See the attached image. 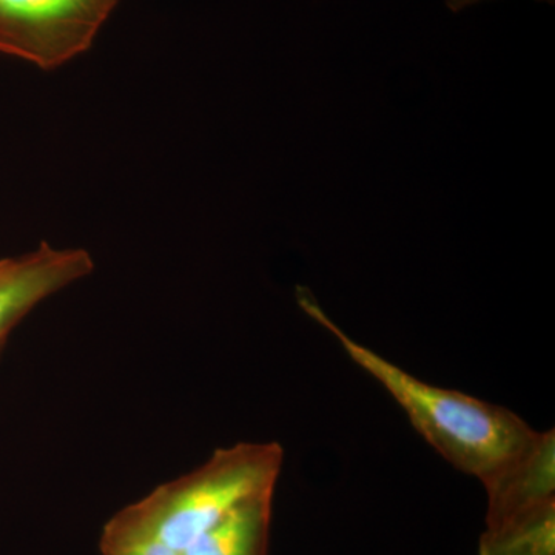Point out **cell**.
I'll return each instance as SVG.
<instances>
[{
	"label": "cell",
	"instance_id": "277c9868",
	"mask_svg": "<svg viewBox=\"0 0 555 555\" xmlns=\"http://www.w3.org/2000/svg\"><path fill=\"white\" fill-rule=\"evenodd\" d=\"M93 272V257L80 247L40 243L22 257L7 258L0 269V352L36 306Z\"/></svg>",
	"mask_w": 555,
	"mask_h": 555
},
{
	"label": "cell",
	"instance_id": "5b68a950",
	"mask_svg": "<svg viewBox=\"0 0 555 555\" xmlns=\"http://www.w3.org/2000/svg\"><path fill=\"white\" fill-rule=\"evenodd\" d=\"M488 509L486 526L555 500V434L537 433L528 447L483 481Z\"/></svg>",
	"mask_w": 555,
	"mask_h": 555
},
{
	"label": "cell",
	"instance_id": "30bf717a",
	"mask_svg": "<svg viewBox=\"0 0 555 555\" xmlns=\"http://www.w3.org/2000/svg\"><path fill=\"white\" fill-rule=\"evenodd\" d=\"M7 258L0 259V269L3 268V264H5Z\"/></svg>",
	"mask_w": 555,
	"mask_h": 555
},
{
	"label": "cell",
	"instance_id": "9c48e42d",
	"mask_svg": "<svg viewBox=\"0 0 555 555\" xmlns=\"http://www.w3.org/2000/svg\"><path fill=\"white\" fill-rule=\"evenodd\" d=\"M483 2H489V0H444V3H447L448 9L452 13H460V11H465Z\"/></svg>",
	"mask_w": 555,
	"mask_h": 555
},
{
	"label": "cell",
	"instance_id": "3957f363",
	"mask_svg": "<svg viewBox=\"0 0 555 555\" xmlns=\"http://www.w3.org/2000/svg\"><path fill=\"white\" fill-rule=\"evenodd\" d=\"M118 0H0V54L43 72L93 46Z\"/></svg>",
	"mask_w": 555,
	"mask_h": 555
},
{
	"label": "cell",
	"instance_id": "8fae6325",
	"mask_svg": "<svg viewBox=\"0 0 555 555\" xmlns=\"http://www.w3.org/2000/svg\"><path fill=\"white\" fill-rule=\"evenodd\" d=\"M539 2H547V3H550V2H551V3H553V2H554V0H539Z\"/></svg>",
	"mask_w": 555,
	"mask_h": 555
},
{
	"label": "cell",
	"instance_id": "7a4b0ae2",
	"mask_svg": "<svg viewBox=\"0 0 555 555\" xmlns=\"http://www.w3.org/2000/svg\"><path fill=\"white\" fill-rule=\"evenodd\" d=\"M283 459L278 443L219 448L203 466L158 486L112 518L182 554L235 507L275 494Z\"/></svg>",
	"mask_w": 555,
	"mask_h": 555
},
{
	"label": "cell",
	"instance_id": "6da1fadb",
	"mask_svg": "<svg viewBox=\"0 0 555 555\" xmlns=\"http://www.w3.org/2000/svg\"><path fill=\"white\" fill-rule=\"evenodd\" d=\"M295 298L310 320L337 338L357 366L385 387L416 433L462 473L483 481L535 437V430L509 409L429 385L360 345L327 317L310 288L298 286Z\"/></svg>",
	"mask_w": 555,
	"mask_h": 555
},
{
	"label": "cell",
	"instance_id": "8992f818",
	"mask_svg": "<svg viewBox=\"0 0 555 555\" xmlns=\"http://www.w3.org/2000/svg\"><path fill=\"white\" fill-rule=\"evenodd\" d=\"M273 494L248 500L181 555H268Z\"/></svg>",
	"mask_w": 555,
	"mask_h": 555
},
{
	"label": "cell",
	"instance_id": "52a82bcc",
	"mask_svg": "<svg viewBox=\"0 0 555 555\" xmlns=\"http://www.w3.org/2000/svg\"><path fill=\"white\" fill-rule=\"evenodd\" d=\"M477 555H555V500L486 526Z\"/></svg>",
	"mask_w": 555,
	"mask_h": 555
},
{
	"label": "cell",
	"instance_id": "ba28073f",
	"mask_svg": "<svg viewBox=\"0 0 555 555\" xmlns=\"http://www.w3.org/2000/svg\"><path fill=\"white\" fill-rule=\"evenodd\" d=\"M102 555H181L156 537L142 534L109 518L102 529Z\"/></svg>",
	"mask_w": 555,
	"mask_h": 555
}]
</instances>
